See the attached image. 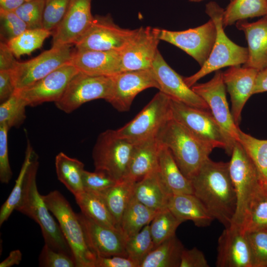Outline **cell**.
Here are the masks:
<instances>
[{"label":"cell","instance_id":"6da1fadb","mask_svg":"<svg viewBox=\"0 0 267 267\" xmlns=\"http://www.w3.org/2000/svg\"><path fill=\"white\" fill-rule=\"evenodd\" d=\"M193 194L214 219L229 227L236 209V196L229 170V162L208 158L190 179Z\"/></svg>","mask_w":267,"mask_h":267},{"label":"cell","instance_id":"7a4b0ae2","mask_svg":"<svg viewBox=\"0 0 267 267\" xmlns=\"http://www.w3.org/2000/svg\"><path fill=\"white\" fill-rule=\"evenodd\" d=\"M39 166V157L34 151L26 175L22 197L15 210L40 225L45 244L56 251L73 257L59 224L50 214L43 195L38 191L36 178Z\"/></svg>","mask_w":267,"mask_h":267},{"label":"cell","instance_id":"3957f363","mask_svg":"<svg viewBox=\"0 0 267 267\" xmlns=\"http://www.w3.org/2000/svg\"><path fill=\"white\" fill-rule=\"evenodd\" d=\"M159 143L171 151L182 173L191 179L214 149L191 134L172 117L158 132Z\"/></svg>","mask_w":267,"mask_h":267},{"label":"cell","instance_id":"277c9868","mask_svg":"<svg viewBox=\"0 0 267 267\" xmlns=\"http://www.w3.org/2000/svg\"><path fill=\"white\" fill-rule=\"evenodd\" d=\"M43 197L49 210L57 220L76 267H95L97 257L89 247L78 215L69 202L56 190Z\"/></svg>","mask_w":267,"mask_h":267},{"label":"cell","instance_id":"5b68a950","mask_svg":"<svg viewBox=\"0 0 267 267\" xmlns=\"http://www.w3.org/2000/svg\"><path fill=\"white\" fill-rule=\"evenodd\" d=\"M224 10L215 1H210L206 5L205 12L215 24L217 36L211 53L200 69L192 75L183 78L186 84L190 88L213 71L227 66L243 65L248 59L247 47L235 44L224 31L222 24Z\"/></svg>","mask_w":267,"mask_h":267},{"label":"cell","instance_id":"8992f818","mask_svg":"<svg viewBox=\"0 0 267 267\" xmlns=\"http://www.w3.org/2000/svg\"><path fill=\"white\" fill-rule=\"evenodd\" d=\"M170 105L172 117L191 134L214 149H223L231 156L233 149L210 110L191 107L171 98Z\"/></svg>","mask_w":267,"mask_h":267},{"label":"cell","instance_id":"52a82bcc","mask_svg":"<svg viewBox=\"0 0 267 267\" xmlns=\"http://www.w3.org/2000/svg\"><path fill=\"white\" fill-rule=\"evenodd\" d=\"M134 145V143L118 136L114 130L101 133L92 150L95 171L105 173L117 181L123 180Z\"/></svg>","mask_w":267,"mask_h":267},{"label":"cell","instance_id":"ba28073f","mask_svg":"<svg viewBox=\"0 0 267 267\" xmlns=\"http://www.w3.org/2000/svg\"><path fill=\"white\" fill-rule=\"evenodd\" d=\"M229 170L236 196V209L231 225L241 227L248 204L259 185L255 167L238 141L233 148Z\"/></svg>","mask_w":267,"mask_h":267},{"label":"cell","instance_id":"9c48e42d","mask_svg":"<svg viewBox=\"0 0 267 267\" xmlns=\"http://www.w3.org/2000/svg\"><path fill=\"white\" fill-rule=\"evenodd\" d=\"M170 101V97L159 91L132 121L115 130L117 134L134 143L156 136L172 117Z\"/></svg>","mask_w":267,"mask_h":267},{"label":"cell","instance_id":"30bf717a","mask_svg":"<svg viewBox=\"0 0 267 267\" xmlns=\"http://www.w3.org/2000/svg\"><path fill=\"white\" fill-rule=\"evenodd\" d=\"M75 50L72 45H52L50 49L32 59L17 61L11 70L16 90L30 86L70 63Z\"/></svg>","mask_w":267,"mask_h":267},{"label":"cell","instance_id":"8fae6325","mask_svg":"<svg viewBox=\"0 0 267 267\" xmlns=\"http://www.w3.org/2000/svg\"><path fill=\"white\" fill-rule=\"evenodd\" d=\"M137 30L120 27L110 15H95L90 27L74 44L75 49L121 51Z\"/></svg>","mask_w":267,"mask_h":267},{"label":"cell","instance_id":"7c38bea8","mask_svg":"<svg viewBox=\"0 0 267 267\" xmlns=\"http://www.w3.org/2000/svg\"><path fill=\"white\" fill-rule=\"evenodd\" d=\"M191 89L207 103L233 149L234 144L239 142L240 129L234 123L229 109L223 72L221 70L216 71L211 80L205 83H196Z\"/></svg>","mask_w":267,"mask_h":267},{"label":"cell","instance_id":"4fadbf2b","mask_svg":"<svg viewBox=\"0 0 267 267\" xmlns=\"http://www.w3.org/2000/svg\"><path fill=\"white\" fill-rule=\"evenodd\" d=\"M112 78L92 76L79 72L70 80L60 99L55 102L61 111L70 113L83 104L109 96Z\"/></svg>","mask_w":267,"mask_h":267},{"label":"cell","instance_id":"5bb4252c","mask_svg":"<svg viewBox=\"0 0 267 267\" xmlns=\"http://www.w3.org/2000/svg\"><path fill=\"white\" fill-rule=\"evenodd\" d=\"M217 36V29L210 19L198 27L174 31L159 29L160 40L181 49L194 58L201 67L208 58Z\"/></svg>","mask_w":267,"mask_h":267},{"label":"cell","instance_id":"9a60e30c","mask_svg":"<svg viewBox=\"0 0 267 267\" xmlns=\"http://www.w3.org/2000/svg\"><path fill=\"white\" fill-rule=\"evenodd\" d=\"M112 78V86L106 100L120 112L130 110L135 97L150 88L159 89V85L151 70H141L119 73Z\"/></svg>","mask_w":267,"mask_h":267},{"label":"cell","instance_id":"2e32d148","mask_svg":"<svg viewBox=\"0 0 267 267\" xmlns=\"http://www.w3.org/2000/svg\"><path fill=\"white\" fill-rule=\"evenodd\" d=\"M159 29L137 28L134 37L120 51L121 72L150 69L158 51Z\"/></svg>","mask_w":267,"mask_h":267},{"label":"cell","instance_id":"e0dca14e","mask_svg":"<svg viewBox=\"0 0 267 267\" xmlns=\"http://www.w3.org/2000/svg\"><path fill=\"white\" fill-rule=\"evenodd\" d=\"M79 70L71 63L57 68L45 77L15 93L22 98L28 106L58 101L68 84Z\"/></svg>","mask_w":267,"mask_h":267},{"label":"cell","instance_id":"ac0fdd59","mask_svg":"<svg viewBox=\"0 0 267 267\" xmlns=\"http://www.w3.org/2000/svg\"><path fill=\"white\" fill-rule=\"evenodd\" d=\"M151 69L158 82L160 91L171 99L190 106L210 110L207 103L186 84L183 78L168 64L159 50Z\"/></svg>","mask_w":267,"mask_h":267},{"label":"cell","instance_id":"d6986e66","mask_svg":"<svg viewBox=\"0 0 267 267\" xmlns=\"http://www.w3.org/2000/svg\"><path fill=\"white\" fill-rule=\"evenodd\" d=\"M91 0H71L63 18L53 30V45H72L85 34L93 19Z\"/></svg>","mask_w":267,"mask_h":267},{"label":"cell","instance_id":"ffe728a7","mask_svg":"<svg viewBox=\"0 0 267 267\" xmlns=\"http://www.w3.org/2000/svg\"><path fill=\"white\" fill-rule=\"evenodd\" d=\"M217 267H253L247 233L238 226L225 228L218 241Z\"/></svg>","mask_w":267,"mask_h":267},{"label":"cell","instance_id":"44dd1931","mask_svg":"<svg viewBox=\"0 0 267 267\" xmlns=\"http://www.w3.org/2000/svg\"><path fill=\"white\" fill-rule=\"evenodd\" d=\"M77 215L88 245L97 257H128L125 248L126 238L120 230L101 225L82 213Z\"/></svg>","mask_w":267,"mask_h":267},{"label":"cell","instance_id":"7402d4cb","mask_svg":"<svg viewBox=\"0 0 267 267\" xmlns=\"http://www.w3.org/2000/svg\"><path fill=\"white\" fill-rule=\"evenodd\" d=\"M258 71L240 65L232 66L223 72V80L230 94L231 113L235 124L241 122L242 109L248 99L253 94Z\"/></svg>","mask_w":267,"mask_h":267},{"label":"cell","instance_id":"603a6c76","mask_svg":"<svg viewBox=\"0 0 267 267\" xmlns=\"http://www.w3.org/2000/svg\"><path fill=\"white\" fill-rule=\"evenodd\" d=\"M70 63L79 72L111 77L121 72L120 51L76 50Z\"/></svg>","mask_w":267,"mask_h":267},{"label":"cell","instance_id":"cb8c5ba5","mask_svg":"<svg viewBox=\"0 0 267 267\" xmlns=\"http://www.w3.org/2000/svg\"><path fill=\"white\" fill-rule=\"evenodd\" d=\"M244 32L248 43V56L242 66L260 71L267 67V15L254 22L246 20L235 23Z\"/></svg>","mask_w":267,"mask_h":267},{"label":"cell","instance_id":"d4e9b609","mask_svg":"<svg viewBox=\"0 0 267 267\" xmlns=\"http://www.w3.org/2000/svg\"><path fill=\"white\" fill-rule=\"evenodd\" d=\"M160 147L156 136L135 143L124 179L135 182L157 168Z\"/></svg>","mask_w":267,"mask_h":267},{"label":"cell","instance_id":"484cf974","mask_svg":"<svg viewBox=\"0 0 267 267\" xmlns=\"http://www.w3.org/2000/svg\"><path fill=\"white\" fill-rule=\"evenodd\" d=\"M172 195L164 182L158 167L135 182L133 195L140 202L156 211L168 208Z\"/></svg>","mask_w":267,"mask_h":267},{"label":"cell","instance_id":"4316f807","mask_svg":"<svg viewBox=\"0 0 267 267\" xmlns=\"http://www.w3.org/2000/svg\"><path fill=\"white\" fill-rule=\"evenodd\" d=\"M168 208L182 222L189 220L198 227L208 226L215 220L194 194L171 195Z\"/></svg>","mask_w":267,"mask_h":267},{"label":"cell","instance_id":"83f0119b","mask_svg":"<svg viewBox=\"0 0 267 267\" xmlns=\"http://www.w3.org/2000/svg\"><path fill=\"white\" fill-rule=\"evenodd\" d=\"M158 169L164 182L172 194H193L191 180L182 173L170 150L162 144Z\"/></svg>","mask_w":267,"mask_h":267},{"label":"cell","instance_id":"f1b7e54d","mask_svg":"<svg viewBox=\"0 0 267 267\" xmlns=\"http://www.w3.org/2000/svg\"><path fill=\"white\" fill-rule=\"evenodd\" d=\"M184 249L181 242L173 236L154 248L139 267H179Z\"/></svg>","mask_w":267,"mask_h":267},{"label":"cell","instance_id":"f546056e","mask_svg":"<svg viewBox=\"0 0 267 267\" xmlns=\"http://www.w3.org/2000/svg\"><path fill=\"white\" fill-rule=\"evenodd\" d=\"M158 212L147 207L133 195L123 215L120 230L127 239L149 224Z\"/></svg>","mask_w":267,"mask_h":267},{"label":"cell","instance_id":"4dcf8cb0","mask_svg":"<svg viewBox=\"0 0 267 267\" xmlns=\"http://www.w3.org/2000/svg\"><path fill=\"white\" fill-rule=\"evenodd\" d=\"M55 166L58 179L74 196L84 190V164L81 161L61 152L55 157Z\"/></svg>","mask_w":267,"mask_h":267},{"label":"cell","instance_id":"1f68e13d","mask_svg":"<svg viewBox=\"0 0 267 267\" xmlns=\"http://www.w3.org/2000/svg\"><path fill=\"white\" fill-rule=\"evenodd\" d=\"M134 183V182L124 179L97 192L105 202L119 230L123 215L133 195Z\"/></svg>","mask_w":267,"mask_h":267},{"label":"cell","instance_id":"d6a6232c","mask_svg":"<svg viewBox=\"0 0 267 267\" xmlns=\"http://www.w3.org/2000/svg\"><path fill=\"white\" fill-rule=\"evenodd\" d=\"M74 196L83 215L101 225L119 229L105 202L99 194L84 190Z\"/></svg>","mask_w":267,"mask_h":267},{"label":"cell","instance_id":"836d02e7","mask_svg":"<svg viewBox=\"0 0 267 267\" xmlns=\"http://www.w3.org/2000/svg\"><path fill=\"white\" fill-rule=\"evenodd\" d=\"M239 138L255 167L259 186L267 193V139L256 138L240 129Z\"/></svg>","mask_w":267,"mask_h":267},{"label":"cell","instance_id":"e575fe53","mask_svg":"<svg viewBox=\"0 0 267 267\" xmlns=\"http://www.w3.org/2000/svg\"><path fill=\"white\" fill-rule=\"evenodd\" d=\"M267 15V0H233L224 10V28L239 20Z\"/></svg>","mask_w":267,"mask_h":267},{"label":"cell","instance_id":"d590c367","mask_svg":"<svg viewBox=\"0 0 267 267\" xmlns=\"http://www.w3.org/2000/svg\"><path fill=\"white\" fill-rule=\"evenodd\" d=\"M241 228L246 232L267 230V193L260 186L248 204Z\"/></svg>","mask_w":267,"mask_h":267},{"label":"cell","instance_id":"8d00e7d4","mask_svg":"<svg viewBox=\"0 0 267 267\" xmlns=\"http://www.w3.org/2000/svg\"><path fill=\"white\" fill-rule=\"evenodd\" d=\"M34 149L27 138L25 158L14 187L0 209V226L6 222L15 210L21 199L26 173L31 163Z\"/></svg>","mask_w":267,"mask_h":267},{"label":"cell","instance_id":"74e56055","mask_svg":"<svg viewBox=\"0 0 267 267\" xmlns=\"http://www.w3.org/2000/svg\"><path fill=\"white\" fill-rule=\"evenodd\" d=\"M52 32L44 28L28 29L6 42L14 56L19 58L40 48Z\"/></svg>","mask_w":267,"mask_h":267},{"label":"cell","instance_id":"f35d334b","mask_svg":"<svg viewBox=\"0 0 267 267\" xmlns=\"http://www.w3.org/2000/svg\"><path fill=\"white\" fill-rule=\"evenodd\" d=\"M181 223L168 208L159 211L149 225L154 248L176 235V231Z\"/></svg>","mask_w":267,"mask_h":267},{"label":"cell","instance_id":"ab89813d","mask_svg":"<svg viewBox=\"0 0 267 267\" xmlns=\"http://www.w3.org/2000/svg\"><path fill=\"white\" fill-rule=\"evenodd\" d=\"M25 101L16 93L0 105V124H3L9 129L19 127L26 118Z\"/></svg>","mask_w":267,"mask_h":267},{"label":"cell","instance_id":"60d3db41","mask_svg":"<svg viewBox=\"0 0 267 267\" xmlns=\"http://www.w3.org/2000/svg\"><path fill=\"white\" fill-rule=\"evenodd\" d=\"M154 245L150 233L149 224L145 226L139 232L128 238L125 248L127 256L140 264L154 249Z\"/></svg>","mask_w":267,"mask_h":267},{"label":"cell","instance_id":"b9f144b4","mask_svg":"<svg viewBox=\"0 0 267 267\" xmlns=\"http://www.w3.org/2000/svg\"><path fill=\"white\" fill-rule=\"evenodd\" d=\"M45 2V0L25 1L14 12L27 24L29 29L43 28Z\"/></svg>","mask_w":267,"mask_h":267},{"label":"cell","instance_id":"7bdbcfd3","mask_svg":"<svg viewBox=\"0 0 267 267\" xmlns=\"http://www.w3.org/2000/svg\"><path fill=\"white\" fill-rule=\"evenodd\" d=\"M71 0H45L44 11L43 27L54 30L63 18Z\"/></svg>","mask_w":267,"mask_h":267},{"label":"cell","instance_id":"ee69618b","mask_svg":"<svg viewBox=\"0 0 267 267\" xmlns=\"http://www.w3.org/2000/svg\"><path fill=\"white\" fill-rule=\"evenodd\" d=\"M253 267H267V230L246 232Z\"/></svg>","mask_w":267,"mask_h":267},{"label":"cell","instance_id":"f6af8a7d","mask_svg":"<svg viewBox=\"0 0 267 267\" xmlns=\"http://www.w3.org/2000/svg\"><path fill=\"white\" fill-rule=\"evenodd\" d=\"M41 267H76L74 258L64 253L56 251L44 244L39 257Z\"/></svg>","mask_w":267,"mask_h":267},{"label":"cell","instance_id":"bcb514c9","mask_svg":"<svg viewBox=\"0 0 267 267\" xmlns=\"http://www.w3.org/2000/svg\"><path fill=\"white\" fill-rule=\"evenodd\" d=\"M1 30L7 42L29 29L27 24L14 11L0 9Z\"/></svg>","mask_w":267,"mask_h":267},{"label":"cell","instance_id":"7dc6e473","mask_svg":"<svg viewBox=\"0 0 267 267\" xmlns=\"http://www.w3.org/2000/svg\"><path fill=\"white\" fill-rule=\"evenodd\" d=\"M117 181L105 173L95 171L90 172L84 170L83 183L85 190L99 192L116 183Z\"/></svg>","mask_w":267,"mask_h":267},{"label":"cell","instance_id":"c3c4849f","mask_svg":"<svg viewBox=\"0 0 267 267\" xmlns=\"http://www.w3.org/2000/svg\"><path fill=\"white\" fill-rule=\"evenodd\" d=\"M9 128L0 124V181L7 184L12 177L8 151V132Z\"/></svg>","mask_w":267,"mask_h":267},{"label":"cell","instance_id":"681fc988","mask_svg":"<svg viewBox=\"0 0 267 267\" xmlns=\"http://www.w3.org/2000/svg\"><path fill=\"white\" fill-rule=\"evenodd\" d=\"M210 266L203 253L196 247L190 249L184 248L179 267H209Z\"/></svg>","mask_w":267,"mask_h":267},{"label":"cell","instance_id":"f907efd6","mask_svg":"<svg viewBox=\"0 0 267 267\" xmlns=\"http://www.w3.org/2000/svg\"><path fill=\"white\" fill-rule=\"evenodd\" d=\"M95 267H139V264L128 257L112 256L97 257Z\"/></svg>","mask_w":267,"mask_h":267},{"label":"cell","instance_id":"816d5d0a","mask_svg":"<svg viewBox=\"0 0 267 267\" xmlns=\"http://www.w3.org/2000/svg\"><path fill=\"white\" fill-rule=\"evenodd\" d=\"M16 90L11 71H0V101L11 97Z\"/></svg>","mask_w":267,"mask_h":267},{"label":"cell","instance_id":"f5cc1de1","mask_svg":"<svg viewBox=\"0 0 267 267\" xmlns=\"http://www.w3.org/2000/svg\"><path fill=\"white\" fill-rule=\"evenodd\" d=\"M6 43L0 44V71H11L17 61Z\"/></svg>","mask_w":267,"mask_h":267},{"label":"cell","instance_id":"db71d44e","mask_svg":"<svg viewBox=\"0 0 267 267\" xmlns=\"http://www.w3.org/2000/svg\"><path fill=\"white\" fill-rule=\"evenodd\" d=\"M267 91V67L259 71L255 80L253 94Z\"/></svg>","mask_w":267,"mask_h":267},{"label":"cell","instance_id":"11a10c76","mask_svg":"<svg viewBox=\"0 0 267 267\" xmlns=\"http://www.w3.org/2000/svg\"><path fill=\"white\" fill-rule=\"evenodd\" d=\"M22 258V254L18 250L11 251L8 256L0 263V267H11L14 265H18Z\"/></svg>","mask_w":267,"mask_h":267},{"label":"cell","instance_id":"9f6ffc18","mask_svg":"<svg viewBox=\"0 0 267 267\" xmlns=\"http://www.w3.org/2000/svg\"><path fill=\"white\" fill-rule=\"evenodd\" d=\"M25 1V0H0V9L15 11Z\"/></svg>","mask_w":267,"mask_h":267},{"label":"cell","instance_id":"6f0895ef","mask_svg":"<svg viewBox=\"0 0 267 267\" xmlns=\"http://www.w3.org/2000/svg\"><path fill=\"white\" fill-rule=\"evenodd\" d=\"M188 0L191 1V2H200V1H203L204 0Z\"/></svg>","mask_w":267,"mask_h":267},{"label":"cell","instance_id":"680465c9","mask_svg":"<svg viewBox=\"0 0 267 267\" xmlns=\"http://www.w3.org/2000/svg\"><path fill=\"white\" fill-rule=\"evenodd\" d=\"M26 1H32V0H25Z\"/></svg>","mask_w":267,"mask_h":267},{"label":"cell","instance_id":"91938a15","mask_svg":"<svg viewBox=\"0 0 267 267\" xmlns=\"http://www.w3.org/2000/svg\"><path fill=\"white\" fill-rule=\"evenodd\" d=\"M232 0H230V1H232Z\"/></svg>","mask_w":267,"mask_h":267}]
</instances>
